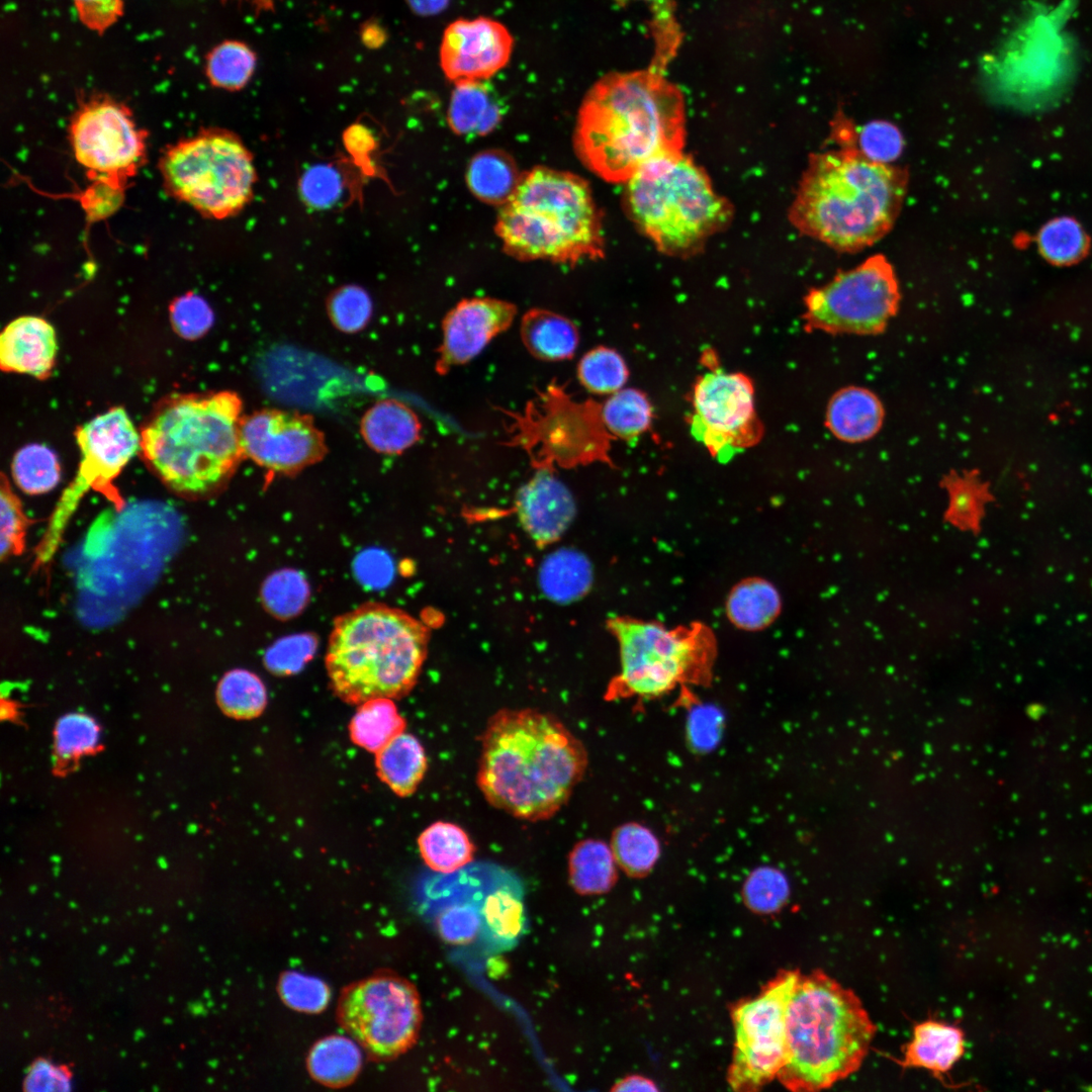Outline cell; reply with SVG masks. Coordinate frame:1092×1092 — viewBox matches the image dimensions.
Returning a JSON list of instances; mask_svg holds the SVG:
<instances>
[{
	"instance_id": "cell-1",
	"label": "cell",
	"mask_w": 1092,
	"mask_h": 1092,
	"mask_svg": "<svg viewBox=\"0 0 1092 1092\" xmlns=\"http://www.w3.org/2000/svg\"><path fill=\"white\" fill-rule=\"evenodd\" d=\"M680 90L653 68L610 73L584 95L573 146L581 163L611 183H626L646 165L684 154Z\"/></svg>"
},
{
	"instance_id": "cell-4",
	"label": "cell",
	"mask_w": 1092,
	"mask_h": 1092,
	"mask_svg": "<svg viewBox=\"0 0 1092 1092\" xmlns=\"http://www.w3.org/2000/svg\"><path fill=\"white\" fill-rule=\"evenodd\" d=\"M241 400L230 391L174 392L159 399L140 429L147 466L174 492L204 496L218 490L243 453Z\"/></svg>"
},
{
	"instance_id": "cell-3",
	"label": "cell",
	"mask_w": 1092,
	"mask_h": 1092,
	"mask_svg": "<svg viewBox=\"0 0 1092 1092\" xmlns=\"http://www.w3.org/2000/svg\"><path fill=\"white\" fill-rule=\"evenodd\" d=\"M907 186L906 169L868 159L850 141L809 156L789 219L836 251H860L893 228Z\"/></svg>"
},
{
	"instance_id": "cell-15",
	"label": "cell",
	"mask_w": 1092,
	"mask_h": 1092,
	"mask_svg": "<svg viewBox=\"0 0 1092 1092\" xmlns=\"http://www.w3.org/2000/svg\"><path fill=\"white\" fill-rule=\"evenodd\" d=\"M786 971L755 998L733 1010L735 1043L728 1083L737 1091H753L778 1077L787 1057V1009L800 979Z\"/></svg>"
},
{
	"instance_id": "cell-37",
	"label": "cell",
	"mask_w": 1092,
	"mask_h": 1092,
	"mask_svg": "<svg viewBox=\"0 0 1092 1092\" xmlns=\"http://www.w3.org/2000/svg\"><path fill=\"white\" fill-rule=\"evenodd\" d=\"M602 419L613 438L631 440L649 428L652 408L640 390L620 389L602 404Z\"/></svg>"
},
{
	"instance_id": "cell-54",
	"label": "cell",
	"mask_w": 1092,
	"mask_h": 1092,
	"mask_svg": "<svg viewBox=\"0 0 1092 1092\" xmlns=\"http://www.w3.org/2000/svg\"><path fill=\"white\" fill-rule=\"evenodd\" d=\"M341 178L331 166H315L302 177L300 190L304 199L315 207H328L341 193Z\"/></svg>"
},
{
	"instance_id": "cell-24",
	"label": "cell",
	"mask_w": 1092,
	"mask_h": 1092,
	"mask_svg": "<svg viewBox=\"0 0 1092 1092\" xmlns=\"http://www.w3.org/2000/svg\"><path fill=\"white\" fill-rule=\"evenodd\" d=\"M964 1052L965 1038L960 1028L928 1020L915 1025L899 1065L923 1068L939 1077L954 1066Z\"/></svg>"
},
{
	"instance_id": "cell-60",
	"label": "cell",
	"mask_w": 1092,
	"mask_h": 1092,
	"mask_svg": "<svg viewBox=\"0 0 1092 1092\" xmlns=\"http://www.w3.org/2000/svg\"><path fill=\"white\" fill-rule=\"evenodd\" d=\"M346 148L353 155H365L373 146L372 136L365 126L355 124L345 133Z\"/></svg>"
},
{
	"instance_id": "cell-56",
	"label": "cell",
	"mask_w": 1092,
	"mask_h": 1092,
	"mask_svg": "<svg viewBox=\"0 0 1092 1092\" xmlns=\"http://www.w3.org/2000/svg\"><path fill=\"white\" fill-rule=\"evenodd\" d=\"M121 196V184L99 178L85 193L83 204L91 216L103 217L118 207Z\"/></svg>"
},
{
	"instance_id": "cell-28",
	"label": "cell",
	"mask_w": 1092,
	"mask_h": 1092,
	"mask_svg": "<svg viewBox=\"0 0 1092 1092\" xmlns=\"http://www.w3.org/2000/svg\"><path fill=\"white\" fill-rule=\"evenodd\" d=\"M365 440L382 453H399L420 438L421 424L404 404L385 400L375 404L364 417Z\"/></svg>"
},
{
	"instance_id": "cell-27",
	"label": "cell",
	"mask_w": 1092,
	"mask_h": 1092,
	"mask_svg": "<svg viewBox=\"0 0 1092 1092\" xmlns=\"http://www.w3.org/2000/svg\"><path fill=\"white\" fill-rule=\"evenodd\" d=\"M375 764L380 780L397 796L407 797L422 782L428 760L421 742L403 732L376 752Z\"/></svg>"
},
{
	"instance_id": "cell-10",
	"label": "cell",
	"mask_w": 1092,
	"mask_h": 1092,
	"mask_svg": "<svg viewBox=\"0 0 1092 1092\" xmlns=\"http://www.w3.org/2000/svg\"><path fill=\"white\" fill-rule=\"evenodd\" d=\"M504 445L523 450L535 469L572 468L594 462L613 466L611 440L602 419V404L577 400L564 385L552 381L523 411L502 407Z\"/></svg>"
},
{
	"instance_id": "cell-11",
	"label": "cell",
	"mask_w": 1092,
	"mask_h": 1092,
	"mask_svg": "<svg viewBox=\"0 0 1092 1092\" xmlns=\"http://www.w3.org/2000/svg\"><path fill=\"white\" fill-rule=\"evenodd\" d=\"M160 170L173 197L217 219L242 210L256 181L251 153L223 129H205L171 146Z\"/></svg>"
},
{
	"instance_id": "cell-40",
	"label": "cell",
	"mask_w": 1092,
	"mask_h": 1092,
	"mask_svg": "<svg viewBox=\"0 0 1092 1092\" xmlns=\"http://www.w3.org/2000/svg\"><path fill=\"white\" fill-rule=\"evenodd\" d=\"M16 485L25 493L51 491L60 481L61 467L56 454L41 444H29L19 449L11 463Z\"/></svg>"
},
{
	"instance_id": "cell-41",
	"label": "cell",
	"mask_w": 1092,
	"mask_h": 1092,
	"mask_svg": "<svg viewBox=\"0 0 1092 1092\" xmlns=\"http://www.w3.org/2000/svg\"><path fill=\"white\" fill-rule=\"evenodd\" d=\"M256 66V56L245 43L226 40L207 56L206 75L217 88L236 91L246 86Z\"/></svg>"
},
{
	"instance_id": "cell-43",
	"label": "cell",
	"mask_w": 1092,
	"mask_h": 1092,
	"mask_svg": "<svg viewBox=\"0 0 1092 1092\" xmlns=\"http://www.w3.org/2000/svg\"><path fill=\"white\" fill-rule=\"evenodd\" d=\"M1086 237L1080 224L1070 217L1049 221L1038 234V246L1042 255L1059 265L1078 260L1086 249Z\"/></svg>"
},
{
	"instance_id": "cell-20",
	"label": "cell",
	"mask_w": 1092,
	"mask_h": 1092,
	"mask_svg": "<svg viewBox=\"0 0 1092 1092\" xmlns=\"http://www.w3.org/2000/svg\"><path fill=\"white\" fill-rule=\"evenodd\" d=\"M517 313L515 304L491 297L466 298L444 317L443 338L436 370L447 374L475 358L498 334L508 330Z\"/></svg>"
},
{
	"instance_id": "cell-36",
	"label": "cell",
	"mask_w": 1092,
	"mask_h": 1092,
	"mask_svg": "<svg viewBox=\"0 0 1092 1092\" xmlns=\"http://www.w3.org/2000/svg\"><path fill=\"white\" fill-rule=\"evenodd\" d=\"M610 846L617 864L633 878L647 876L660 854L657 837L649 828L636 822L616 827Z\"/></svg>"
},
{
	"instance_id": "cell-42",
	"label": "cell",
	"mask_w": 1092,
	"mask_h": 1092,
	"mask_svg": "<svg viewBox=\"0 0 1092 1092\" xmlns=\"http://www.w3.org/2000/svg\"><path fill=\"white\" fill-rule=\"evenodd\" d=\"M629 370L623 357L614 349L596 347L585 353L577 365L581 385L595 394H610L626 383Z\"/></svg>"
},
{
	"instance_id": "cell-35",
	"label": "cell",
	"mask_w": 1092,
	"mask_h": 1092,
	"mask_svg": "<svg viewBox=\"0 0 1092 1092\" xmlns=\"http://www.w3.org/2000/svg\"><path fill=\"white\" fill-rule=\"evenodd\" d=\"M480 914L481 930L497 946H510L526 927L523 900L518 892L507 887L497 888L486 895Z\"/></svg>"
},
{
	"instance_id": "cell-9",
	"label": "cell",
	"mask_w": 1092,
	"mask_h": 1092,
	"mask_svg": "<svg viewBox=\"0 0 1092 1092\" xmlns=\"http://www.w3.org/2000/svg\"><path fill=\"white\" fill-rule=\"evenodd\" d=\"M608 625L619 643L620 672L610 682L606 700L657 698L679 686L711 681L716 645L705 625L669 629L627 617Z\"/></svg>"
},
{
	"instance_id": "cell-49",
	"label": "cell",
	"mask_w": 1092,
	"mask_h": 1092,
	"mask_svg": "<svg viewBox=\"0 0 1092 1092\" xmlns=\"http://www.w3.org/2000/svg\"><path fill=\"white\" fill-rule=\"evenodd\" d=\"M1 558L19 554L24 548L27 519L6 476L1 477Z\"/></svg>"
},
{
	"instance_id": "cell-5",
	"label": "cell",
	"mask_w": 1092,
	"mask_h": 1092,
	"mask_svg": "<svg viewBox=\"0 0 1092 1092\" xmlns=\"http://www.w3.org/2000/svg\"><path fill=\"white\" fill-rule=\"evenodd\" d=\"M494 229L504 250L518 260L574 265L604 257L602 216L590 187L567 171L539 166L523 173Z\"/></svg>"
},
{
	"instance_id": "cell-6",
	"label": "cell",
	"mask_w": 1092,
	"mask_h": 1092,
	"mask_svg": "<svg viewBox=\"0 0 1092 1092\" xmlns=\"http://www.w3.org/2000/svg\"><path fill=\"white\" fill-rule=\"evenodd\" d=\"M427 647L422 622L383 604L362 605L334 622L325 658L331 688L352 705L402 698L418 680Z\"/></svg>"
},
{
	"instance_id": "cell-2",
	"label": "cell",
	"mask_w": 1092,
	"mask_h": 1092,
	"mask_svg": "<svg viewBox=\"0 0 1092 1092\" xmlns=\"http://www.w3.org/2000/svg\"><path fill=\"white\" fill-rule=\"evenodd\" d=\"M476 781L485 800L522 820L551 818L582 780L584 744L553 714L502 709L480 735Z\"/></svg>"
},
{
	"instance_id": "cell-18",
	"label": "cell",
	"mask_w": 1092,
	"mask_h": 1092,
	"mask_svg": "<svg viewBox=\"0 0 1092 1092\" xmlns=\"http://www.w3.org/2000/svg\"><path fill=\"white\" fill-rule=\"evenodd\" d=\"M243 453L275 471L290 472L315 461L324 450L323 438L305 418L265 411L240 427Z\"/></svg>"
},
{
	"instance_id": "cell-19",
	"label": "cell",
	"mask_w": 1092,
	"mask_h": 1092,
	"mask_svg": "<svg viewBox=\"0 0 1092 1092\" xmlns=\"http://www.w3.org/2000/svg\"><path fill=\"white\" fill-rule=\"evenodd\" d=\"M513 47L514 38L502 22L484 16L460 18L444 30L440 66L453 83L487 80L508 65Z\"/></svg>"
},
{
	"instance_id": "cell-22",
	"label": "cell",
	"mask_w": 1092,
	"mask_h": 1092,
	"mask_svg": "<svg viewBox=\"0 0 1092 1092\" xmlns=\"http://www.w3.org/2000/svg\"><path fill=\"white\" fill-rule=\"evenodd\" d=\"M57 353L56 331L42 317L19 316L1 333L0 367L5 372L48 379L56 365Z\"/></svg>"
},
{
	"instance_id": "cell-14",
	"label": "cell",
	"mask_w": 1092,
	"mask_h": 1092,
	"mask_svg": "<svg viewBox=\"0 0 1092 1092\" xmlns=\"http://www.w3.org/2000/svg\"><path fill=\"white\" fill-rule=\"evenodd\" d=\"M900 298L893 266L885 256L875 255L808 292L805 327L832 335L875 336L896 315Z\"/></svg>"
},
{
	"instance_id": "cell-53",
	"label": "cell",
	"mask_w": 1092,
	"mask_h": 1092,
	"mask_svg": "<svg viewBox=\"0 0 1092 1092\" xmlns=\"http://www.w3.org/2000/svg\"><path fill=\"white\" fill-rule=\"evenodd\" d=\"M330 309L334 323L341 330L355 332L363 328L369 320L371 302L362 289L349 286L333 296Z\"/></svg>"
},
{
	"instance_id": "cell-61",
	"label": "cell",
	"mask_w": 1092,
	"mask_h": 1092,
	"mask_svg": "<svg viewBox=\"0 0 1092 1092\" xmlns=\"http://www.w3.org/2000/svg\"><path fill=\"white\" fill-rule=\"evenodd\" d=\"M614 1091H656V1085L642 1076H628L618 1081L612 1088Z\"/></svg>"
},
{
	"instance_id": "cell-29",
	"label": "cell",
	"mask_w": 1092,
	"mask_h": 1092,
	"mask_svg": "<svg viewBox=\"0 0 1092 1092\" xmlns=\"http://www.w3.org/2000/svg\"><path fill=\"white\" fill-rule=\"evenodd\" d=\"M357 1043L353 1038L338 1034L317 1040L306 1058L311 1078L330 1088H342L353 1083L363 1063Z\"/></svg>"
},
{
	"instance_id": "cell-44",
	"label": "cell",
	"mask_w": 1092,
	"mask_h": 1092,
	"mask_svg": "<svg viewBox=\"0 0 1092 1092\" xmlns=\"http://www.w3.org/2000/svg\"><path fill=\"white\" fill-rule=\"evenodd\" d=\"M277 992L286 1006L310 1014L324 1011L331 1000V990L326 982L296 971L281 974Z\"/></svg>"
},
{
	"instance_id": "cell-46",
	"label": "cell",
	"mask_w": 1092,
	"mask_h": 1092,
	"mask_svg": "<svg viewBox=\"0 0 1092 1092\" xmlns=\"http://www.w3.org/2000/svg\"><path fill=\"white\" fill-rule=\"evenodd\" d=\"M98 741L99 727L95 720L86 714H67L56 725V752L65 760L89 753L96 748Z\"/></svg>"
},
{
	"instance_id": "cell-34",
	"label": "cell",
	"mask_w": 1092,
	"mask_h": 1092,
	"mask_svg": "<svg viewBox=\"0 0 1092 1092\" xmlns=\"http://www.w3.org/2000/svg\"><path fill=\"white\" fill-rule=\"evenodd\" d=\"M404 729L405 720L389 698L360 704L349 724L352 741L370 752L380 750Z\"/></svg>"
},
{
	"instance_id": "cell-31",
	"label": "cell",
	"mask_w": 1092,
	"mask_h": 1092,
	"mask_svg": "<svg viewBox=\"0 0 1092 1092\" xmlns=\"http://www.w3.org/2000/svg\"><path fill=\"white\" fill-rule=\"evenodd\" d=\"M782 601L778 589L762 578H748L730 592L726 611L731 623L746 631L765 628L779 616Z\"/></svg>"
},
{
	"instance_id": "cell-30",
	"label": "cell",
	"mask_w": 1092,
	"mask_h": 1092,
	"mask_svg": "<svg viewBox=\"0 0 1092 1092\" xmlns=\"http://www.w3.org/2000/svg\"><path fill=\"white\" fill-rule=\"evenodd\" d=\"M522 174L514 159L502 150H486L469 162L466 181L479 200L503 205L513 194Z\"/></svg>"
},
{
	"instance_id": "cell-57",
	"label": "cell",
	"mask_w": 1092,
	"mask_h": 1092,
	"mask_svg": "<svg viewBox=\"0 0 1092 1092\" xmlns=\"http://www.w3.org/2000/svg\"><path fill=\"white\" fill-rule=\"evenodd\" d=\"M688 725L689 739L697 748H708L717 740L720 717L717 711L711 708H701L695 711Z\"/></svg>"
},
{
	"instance_id": "cell-17",
	"label": "cell",
	"mask_w": 1092,
	"mask_h": 1092,
	"mask_svg": "<svg viewBox=\"0 0 1092 1092\" xmlns=\"http://www.w3.org/2000/svg\"><path fill=\"white\" fill-rule=\"evenodd\" d=\"M70 138L76 160L97 174L122 185L142 164L146 132L130 110L110 98H94L75 113Z\"/></svg>"
},
{
	"instance_id": "cell-25",
	"label": "cell",
	"mask_w": 1092,
	"mask_h": 1092,
	"mask_svg": "<svg viewBox=\"0 0 1092 1092\" xmlns=\"http://www.w3.org/2000/svg\"><path fill=\"white\" fill-rule=\"evenodd\" d=\"M502 104L485 80L454 83L448 107V123L458 134L484 135L499 123Z\"/></svg>"
},
{
	"instance_id": "cell-45",
	"label": "cell",
	"mask_w": 1092,
	"mask_h": 1092,
	"mask_svg": "<svg viewBox=\"0 0 1092 1092\" xmlns=\"http://www.w3.org/2000/svg\"><path fill=\"white\" fill-rule=\"evenodd\" d=\"M789 890L788 880L781 871L772 867H760L747 877L743 898L751 910L763 914L772 913L786 903Z\"/></svg>"
},
{
	"instance_id": "cell-7",
	"label": "cell",
	"mask_w": 1092,
	"mask_h": 1092,
	"mask_svg": "<svg viewBox=\"0 0 1092 1092\" xmlns=\"http://www.w3.org/2000/svg\"><path fill=\"white\" fill-rule=\"evenodd\" d=\"M786 1027L787 1057L778 1078L793 1091L825 1089L855 1072L876 1031L858 997L822 972L800 977Z\"/></svg>"
},
{
	"instance_id": "cell-52",
	"label": "cell",
	"mask_w": 1092,
	"mask_h": 1092,
	"mask_svg": "<svg viewBox=\"0 0 1092 1092\" xmlns=\"http://www.w3.org/2000/svg\"><path fill=\"white\" fill-rule=\"evenodd\" d=\"M437 928L451 943L471 942L482 928L480 909L472 904L447 906L437 917Z\"/></svg>"
},
{
	"instance_id": "cell-23",
	"label": "cell",
	"mask_w": 1092,
	"mask_h": 1092,
	"mask_svg": "<svg viewBox=\"0 0 1092 1092\" xmlns=\"http://www.w3.org/2000/svg\"><path fill=\"white\" fill-rule=\"evenodd\" d=\"M885 410L880 398L870 389L847 386L830 398L825 425L838 440L846 443L867 441L881 430Z\"/></svg>"
},
{
	"instance_id": "cell-59",
	"label": "cell",
	"mask_w": 1092,
	"mask_h": 1092,
	"mask_svg": "<svg viewBox=\"0 0 1092 1092\" xmlns=\"http://www.w3.org/2000/svg\"><path fill=\"white\" fill-rule=\"evenodd\" d=\"M978 493L980 487L971 480H963V484L953 486V507L957 512L971 513L977 505Z\"/></svg>"
},
{
	"instance_id": "cell-32",
	"label": "cell",
	"mask_w": 1092,
	"mask_h": 1092,
	"mask_svg": "<svg viewBox=\"0 0 1092 1092\" xmlns=\"http://www.w3.org/2000/svg\"><path fill=\"white\" fill-rule=\"evenodd\" d=\"M617 866L610 844L593 838L580 840L568 855L570 884L581 895L606 893L617 882Z\"/></svg>"
},
{
	"instance_id": "cell-58",
	"label": "cell",
	"mask_w": 1092,
	"mask_h": 1092,
	"mask_svg": "<svg viewBox=\"0 0 1092 1092\" xmlns=\"http://www.w3.org/2000/svg\"><path fill=\"white\" fill-rule=\"evenodd\" d=\"M69 1075L64 1069H59L52 1064L40 1061L34 1064L25 1081L26 1089L30 1090H67L70 1087Z\"/></svg>"
},
{
	"instance_id": "cell-50",
	"label": "cell",
	"mask_w": 1092,
	"mask_h": 1092,
	"mask_svg": "<svg viewBox=\"0 0 1092 1092\" xmlns=\"http://www.w3.org/2000/svg\"><path fill=\"white\" fill-rule=\"evenodd\" d=\"M263 596L266 606L277 616L287 617L297 613L307 596V587L298 574L276 573L265 583Z\"/></svg>"
},
{
	"instance_id": "cell-62",
	"label": "cell",
	"mask_w": 1092,
	"mask_h": 1092,
	"mask_svg": "<svg viewBox=\"0 0 1092 1092\" xmlns=\"http://www.w3.org/2000/svg\"><path fill=\"white\" fill-rule=\"evenodd\" d=\"M450 0H406L413 11L422 16H431L442 12Z\"/></svg>"
},
{
	"instance_id": "cell-16",
	"label": "cell",
	"mask_w": 1092,
	"mask_h": 1092,
	"mask_svg": "<svg viewBox=\"0 0 1092 1092\" xmlns=\"http://www.w3.org/2000/svg\"><path fill=\"white\" fill-rule=\"evenodd\" d=\"M692 402V435L717 460L729 461L759 442L763 428L746 375L712 369L697 380Z\"/></svg>"
},
{
	"instance_id": "cell-39",
	"label": "cell",
	"mask_w": 1092,
	"mask_h": 1092,
	"mask_svg": "<svg viewBox=\"0 0 1092 1092\" xmlns=\"http://www.w3.org/2000/svg\"><path fill=\"white\" fill-rule=\"evenodd\" d=\"M216 697L221 710L236 719L258 717L267 704L264 684L246 669L226 672L217 686Z\"/></svg>"
},
{
	"instance_id": "cell-47",
	"label": "cell",
	"mask_w": 1092,
	"mask_h": 1092,
	"mask_svg": "<svg viewBox=\"0 0 1092 1092\" xmlns=\"http://www.w3.org/2000/svg\"><path fill=\"white\" fill-rule=\"evenodd\" d=\"M855 146L868 159L891 164L898 159L904 148V140L896 125L885 120H874L857 131Z\"/></svg>"
},
{
	"instance_id": "cell-26",
	"label": "cell",
	"mask_w": 1092,
	"mask_h": 1092,
	"mask_svg": "<svg viewBox=\"0 0 1092 1092\" xmlns=\"http://www.w3.org/2000/svg\"><path fill=\"white\" fill-rule=\"evenodd\" d=\"M520 331L528 352L543 361L572 358L579 342L578 330L572 321L544 308L529 309L522 317Z\"/></svg>"
},
{
	"instance_id": "cell-55",
	"label": "cell",
	"mask_w": 1092,
	"mask_h": 1092,
	"mask_svg": "<svg viewBox=\"0 0 1092 1092\" xmlns=\"http://www.w3.org/2000/svg\"><path fill=\"white\" fill-rule=\"evenodd\" d=\"M81 22L89 29L104 32L122 14V0H73Z\"/></svg>"
},
{
	"instance_id": "cell-8",
	"label": "cell",
	"mask_w": 1092,
	"mask_h": 1092,
	"mask_svg": "<svg viewBox=\"0 0 1092 1092\" xmlns=\"http://www.w3.org/2000/svg\"><path fill=\"white\" fill-rule=\"evenodd\" d=\"M623 205L637 229L665 255L691 257L732 220L731 203L706 171L681 154L652 162L625 183Z\"/></svg>"
},
{
	"instance_id": "cell-21",
	"label": "cell",
	"mask_w": 1092,
	"mask_h": 1092,
	"mask_svg": "<svg viewBox=\"0 0 1092 1092\" xmlns=\"http://www.w3.org/2000/svg\"><path fill=\"white\" fill-rule=\"evenodd\" d=\"M518 518L532 539L546 545L557 540L574 516V500L552 469H536L518 491Z\"/></svg>"
},
{
	"instance_id": "cell-63",
	"label": "cell",
	"mask_w": 1092,
	"mask_h": 1092,
	"mask_svg": "<svg viewBox=\"0 0 1092 1092\" xmlns=\"http://www.w3.org/2000/svg\"><path fill=\"white\" fill-rule=\"evenodd\" d=\"M251 6L257 13L268 12L275 7L276 0H237Z\"/></svg>"
},
{
	"instance_id": "cell-33",
	"label": "cell",
	"mask_w": 1092,
	"mask_h": 1092,
	"mask_svg": "<svg viewBox=\"0 0 1092 1092\" xmlns=\"http://www.w3.org/2000/svg\"><path fill=\"white\" fill-rule=\"evenodd\" d=\"M425 863L434 872L453 874L472 861L475 846L463 828L455 823L437 821L418 838Z\"/></svg>"
},
{
	"instance_id": "cell-38",
	"label": "cell",
	"mask_w": 1092,
	"mask_h": 1092,
	"mask_svg": "<svg viewBox=\"0 0 1092 1092\" xmlns=\"http://www.w3.org/2000/svg\"><path fill=\"white\" fill-rule=\"evenodd\" d=\"M543 590L556 601H569L586 592L592 581L588 561L572 551L551 555L541 569Z\"/></svg>"
},
{
	"instance_id": "cell-48",
	"label": "cell",
	"mask_w": 1092,
	"mask_h": 1092,
	"mask_svg": "<svg viewBox=\"0 0 1092 1092\" xmlns=\"http://www.w3.org/2000/svg\"><path fill=\"white\" fill-rule=\"evenodd\" d=\"M169 313L173 330L185 340L199 339L213 322V313L207 302L194 293L173 300Z\"/></svg>"
},
{
	"instance_id": "cell-13",
	"label": "cell",
	"mask_w": 1092,
	"mask_h": 1092,
	"mask_svg": "<svg viewBox=\"0 0 1092 1092\" xmlns=\"http://www.w3.org/2000/svg\"><path fill=\"white\" fill-rule=\"evenodd\" d=\"M340 1025L374 1060L408 1051L422 1024L419 993L408 980L383 972L348 985L337 1006Z\"/></svg>"
},
{
	"instance_id": "cell-12",
	"label": "cell",
	"mask_w": 1092,
	"mask_h": 1092,
	"mask_svg": "<svg viewBox=\"0 0 1092 1092\" xmlns=\"http://www.w3.org/2000/svg\"><path fill=\"white\" fill-rule=\"evenodd\" d=\"M74 435L81 454L79 467L51 515L36 547L34 567L51 561L68 522L87 491L103 493L117 509L124 506L113 480L140 451V432L126 411L122 406L111 407L79 426Z\"/></svg>"
},
{
	"instance_id": "cell-51",
	"label": "cell",
	"mask_w": 1092,
	"mask_h": 1092,
	"mask_svg": "<svg viewBox=\"0 0 1092 1092\" xmlns=\"http://www.w3.org/2000/svg\"><path fill=\"white\" fill-rule=\"evenodd\" d=\"M615 1L623 4L629 0ZM645 1L651 5L654 16L655 57L650 67L663 72L679 44L678 26L672 14L671 0Z\"/></svg>"
}]
</instances>
